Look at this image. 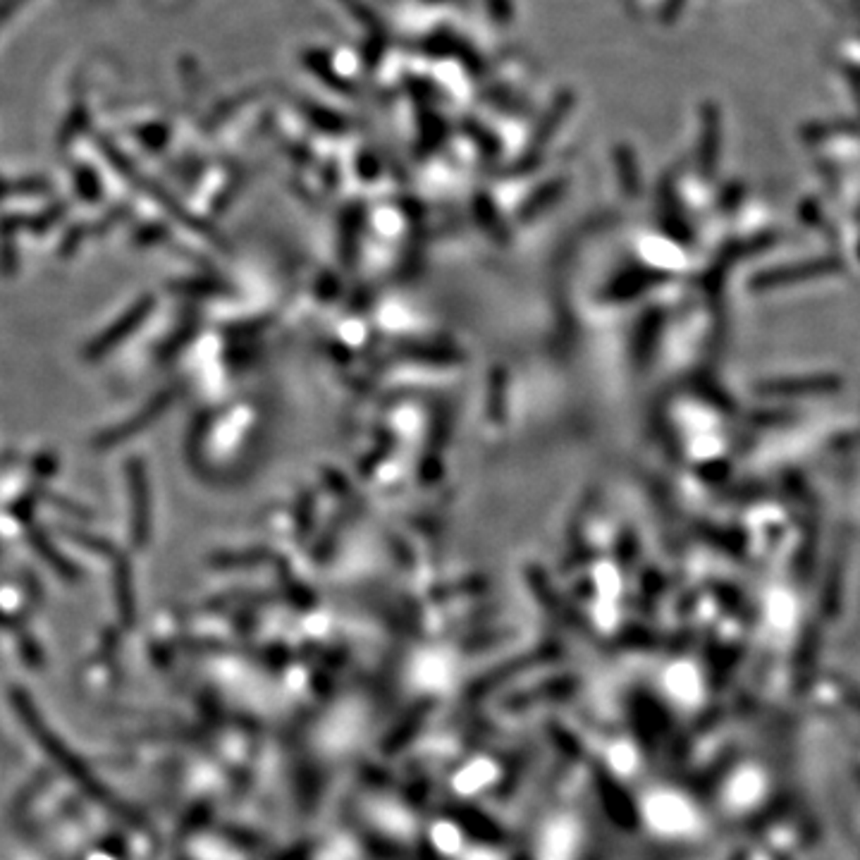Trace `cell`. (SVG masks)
Listing matches in <instances>:
<instances>
[{"label":"cell","mask_w":860,"mask_h":860,"mask_svg":"<svg viewBox=\"0 0 860 860\" xmlns=\"http://www.w3.org/2000/svg\"><path fill=\"white\" fill-rule=\"evenodd\" d=\"M146 313V309H137V311H132L130 316L124 318L122 323H120V327H115L113 333H108V335H103V340L99 342V347H93V354H101V351H106V349L113 344L115 340H120L122 335H127L130 330H132V326H137V320H139L141 316Z\"/></svg>","instance_id":"cell-1"}]
</instances>
